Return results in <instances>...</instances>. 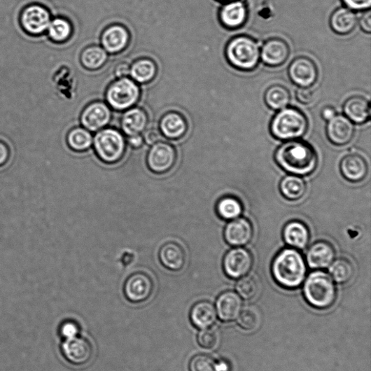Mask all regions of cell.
Here are the masks:
<instances>
[{"label":"cell","instance_id":"6da1fadb","mask_svg":"<svg viewBox=\"0 0 371 371\" xmlns=\"http://www.w3.org/2000/svg\"><path fill=\"white\" fill-rule=\"evenodd\" d=\"M275 160L285 172L302 176L313 174L318 162V155L312 144L300 139L282 144L275 153Z\"/></svg>","mask_w":371,"mask_h":371},{"label":"cell","instance_id":"7a4b0ae2","mask_svg":"<svg viewBox=\"0 0 371 371\" xmlns=\"http://www.w3.org/2000/svg\"><path fill=\"white\" fill-rule=\"evenodd\" d=\"M272 272L274 280L281 287L294 290L304 282L307 275V263L296 249L285 248L274 258Z\"/></svg>","mask_w":371,"mask_h":371},{"label":"cell","instance_id":"3957f363","mask_svg":"<svg viewBox=\"0 0 371 371\" xmlns=\"http://www.w3.org/2000/svg\"><path fill=\"white\" fill-rule=\"evenodd\" d=\"M225 57L234 69L243 72L253 71L260 62V45L249 35L235 36L226 44Z\"/></svg>","mask_w":371,"mask_h":371},{"label":"cell","instance_id":"277c9868","mask_svg":"<svg viewBox=\"0 0 371 371\" xmlns=\"http://www.w3.org/2000/svg\"><path fill=\"white\" fill-rule=\"evenodd\" d=\"M309 122L307 116L298 108L286 107L280 110L270 122L272 135L279 140L299 139L307 132Z\"/></svg>","mask_w":371,"mask_h":371},{"label":"cell","instance_id":"5b68a950","mask_svg":"<svg viewBox=\"0 0 371 371\" xmlns=\"http://www.w3.org/2000/svg\"><path fill=\"white\" fill-rule=\"evenodd\" d=\"M303 295L309 304L323 310L335 303L336 286L330 275L316 270L307 277L303 286Z\"/></svg>","mask_w":371,"mask_h":371},{"label":"cell","instance_id":"8992f818","mask_svg":"<svg viewBox=\"0 0 371 371\" xmlns=\"http://www.w3.org/2000/svg\"><path fill=\"white\" fill-rule=\"evenodd\" d=\"M94 151L105 163L115 164L122 160L126 152L125 136L115 129L101 130L93 139Z\"/></svg>","mask_w":371,"mask_h":371},{"label":"cell","instance_id":"52a82bcc","mask_svg":"<svg viewBox=\"0 0 371 371\" xmlns=\"http://www.w3.org/2000/svg\"><path fill=\"white\" fill-rule=\"evenodd\" d=\"M106 100L111 108L125 111L133 107L140 97V90L136 82L127 77L113 82L106 91Z\"/></svg>","mask_w":371,"mask_h":371},{"label":"cell","instance_id":"ba28073f","mask_svg":"<svg viewBox=\"0 0 371 371\" xmlns=\"http://www.w3.org/2000/svg\"><path fill=\"white\" fill-rule=\"evenodd\" d=\"M52 18L50 10L39 4L25 7L19 16L22 29L31 36H38L47 32Z\"/></svg>","mask_w":371,"mask_h":371},{"label":"cell","instance_id":"9c48e42d","mask_svg":"<svg viewBox=\"0 0 371 371\" xmlns=\"http://www.w3.org/2000/svg\"><path fill=\"white\" fill-rule=\"evenodd\" d=\"M288 76L298 88H312L318 80L319 72L312 59L300 56L294 59L288 66Z\"/></svg>","mask_w":371,"mask_h":371},{"label":"cell","instance_id":"30bf717a","mask_svg":"<svg viewBox=\"0 0 371 371\" xmlns=\"http://www.w3.org/2000/svg\"><path fill=\"white\" fill-rule=\"evenodd\" d=\"M253 262L252 253L248 250L238 246L225 255L223 267L226 275L230 278L237 279L250 273Z\"/></svg>","mask_w":371,"mask_h":371},{"label":"cell","instance_id":"8fae6325","mask_svg":"<svg viewBox=\"0 0 371 371\" xmlns=\"http://www.w3.org/2000/svg\"><path fill=\"white\" fill-rule=\"evenodd\" d=\"M176 160V149L171 144L162 141L153 144L147 156L148 168L157 174L170 172L174 167Z\"/></svg>","mask_w":371,"mask_h":371},{"label":"cell","instance_id":"7c38bea8","mask_svg":"<svg viewBox=\"0 0 371 371\" xmlns=\"http://www.w3.org/2000/svg\"><path fill=\"white\" fill-rule=\"evenodd\" d=\"M291 49L286 41L272 37L265 41L260 48V60L269 67L283 66L290 57Z\"/></svg>","mask_w":371,"mask_h":371},{"label":"cell","instance_id":"4fadbf2b","mask_svg":"<svg viewBox=\"0 0 371 371\" xmlns=\"http://www.w3.org/2000/svg\"><path fill=\"white\" fill-rule=\"evenodd\" d=\"M111 119V111L105 102H92L80 113L82 126L89 132H97L106 127Z\"/></svg>","mask_w":371,"mask_h":371},{"label":"cell","instance_id":"5bb4252c","mask_svg":"<svg viewBox=\"0 0 371 371\" xmlns=\"http://www.w3.org/2000/svg\"><path fill=\"white\" fill-rule=\"evenodd\" d=\"M248 8L240 0L225 3L218 11L220 24L223 27L229 30L242 28L248 20Z\"/></svg>","mask_w":371,"mask_h":371},{"label":"cell","instance_id":"9a60e30c","mask_svg":"<svg viewBox=\"0 0 371 371\" xmlns=\"http://www.w3.org/2000/svg\"><path fill=\"white\" fill-rule=\"evenodd\" d=\"M62 353L65 358L71 363L76 365H82L88 363L93 356L92 344L83 337H73L66 339L62 344Z\"/></svg>","mask_w":371,"mask_h":371},{"label":"cell","instance_id":"2e32d148","mask_svg":"<svg viewBox=\"0 0 371 371\" xmlns=\"http://www.w3.org/2000/svg\"><path fill=\"white\" fill-rule=\"evenodd\" d=\"M354 123L344 115H337L327 122L326 132L330 141L337 146H344L351 141L355 135Z\"/></svg>","mask_w":371,"mask_h":371},{"label":"cell","instance_id":"e0dca14e","mask_svg":"<svg viewBox=\"0 0 371 371\" xmlns=\"http://www.w3.org/2000/svg\"><path fill=\"white\" fill-rule=\"evenodd\" d=\"M152 279L146 274L135 273L128 278L125 285L127 298L134 303L147 300L153 292Z\"/></svg>","mask_w":371,"mask_h":371},{"label":"cell","instance_id":"ac0fdd59","mask_svg":"<svg viewBox=\"0 0 371 371\" xmlns=\"http://www.w3.org/2000/svg\"><path fill=\"white\" fill-rule=\"evenodd\" d=\"M254 234L251 222L245 218H237L226 225L224 239L230 245L235 247L249 244Z\"/></svg>","mask_w":371,"mask_h":371},{"label":"cell","instance_id":"d6986e66","mask_svg":"<svg viewBox=\"0 0 371 371\" xmlns=\"http://www.w3.org/2000/svg\"><path fill=\"white\" fill-rule=\"evenodd\" d=\"M336 251L332 244L326 241H318L307 250L306 263L313 270L327 269L335 259Z\"/></svg>","mask_w":371,"mask_h":371},{"label":"cell","instance_id":"ffe728a7","mask_svg":"<svg viewBox=\"0 0 371 371\" xmlns=\"http://www.w3.org/2000/svg\"><path fill=\"white\" fill-rule=\"evenodd\" d=\"M340 171L345 179L350 182H360L368 173V164L360 155L351 153L343 158L340 162Z\"/></svg>","mask_w":371,"mask_h":371},{"label":"cell","instance_id":"44dd1931","mask_svg":"<svg viewBox=\"0 0 371 371\" xmlns=\"http://www.w3.org/2000/svg\"><path fill=\"white\" fill-rule=\"evenodd\" d=\"M344 115L354 125H362L370 118V102L365 97L355 95L348 98L343 105Z\"/></svg>","mask_w":371,"mask_h":371},{"label":"cell","instance_id":"7402d4cb","mask_svg":"<svg viewBox=\"0 0 371 371\" xmlns=\"http://www.w3.org/2000/svg\"><path fill=\"white\" fill-rule=\"evenodd\" d=\"M284 242L296 250H303L310 241L311 235L307 226L300 220L287 223L283 230Z\"/></svg>","mask_w":371,"mask_h":371},{"label":"cell","instance_id":"603a6c76","mask_svg":"<svg viewBox=\"0 0 371 371\" xmlns=\"http://www.w3.org/2000/svg\"><path fill=\"white\" fill-rule=\"evenodd\" d=\"M130 42V34L123 26L113 25L102 33L101 43L106 52L115 54L125 50Z\"/></svg>","mask_w":371,"mask_h":371},{"label":"cell","instance_id":"cb8c5ba5","mask_svg":"<svg viewBox=\"0 0 371 371\" xmlns=\"http://www.w3.org/2000/svg\"><path fill=\"white\" fill-rule=\"evenodd\" d=\"M241 298L232 291L222 293L216 301L218 317L224 322H230L237 319L241 313Z\"/></svg>","mask_w":371,"mask_h":371},{"label":"cell","instance_id":"d4e9b609","mask_svg":"<svg viewBox=\"0 0 371 371\" xmlns=\"http://www.w3.org/2000/svg\"><path fill=\"white\" fill-rule=\"evenodd\" d=\"M358 24L357 13L347 8H340L335 10L329 20L330 27L332 31L343 36L351 34Z\"/></svg>","mask_w":371,"mask_h":371},{"label":"cell","instance_id":"484cf974","mask_svg":"<svg viewBox=\"0 0 371 371\" xmlns=\"http://www.w3.org/2000/svg\"><path fill=\"white\" fill-rule=\"evenodd\" d=\"M162 265L173 272L181 271L186 263V253L178 243L170 241L163 244L159 251Z\"/></svg>","mask_w":371,"mask_h":371},{"label":"cell","instance_id":"4316f807","mask_svg":"<svg viewBox=\"0 0 371 371\" xmlns=\"http://www.w3.org/2000/svg\"><path fill=\"white\" fill-rule=\"evenodd\" d=\"M148 115L144 110L134 108L128 110L121 118V129L127 136L140 135L146 130Z\"/></svg>","mask_w":371,"mask_h":371},{"label":"cell","instance_id":"83f0119b","mask_svg":"<svg viewBox=\"0 0 371 371\" xmlns=\"http://www.w3.org/2000/svg\"><path fill=\"white\" fill-rule=\"evenodd\" d=\"M215 306L209 301H200L192 308L190 318L197 328L204 329L214 325L216 321Z\"/></svg>","mask_w":371,"mask_h":371},{"label":"cell","instance_id":"f1b7e54d","mask_svg":"<svg viewBox=\"0 0 371 371\" xmlns=\"http://www.w3.org/2000/svg\"><path fill=\"white\" fill-rule=\"evenodd\" d=\"M162 134L170 139H178L183 136L188 130L187 122L178 113H169L164 115L160 122Z\"/></svg>","mask_w":371,"mask_h":371},{"label":"cell","instance_id":"f546056e","mask_svg":"<svg viewBox=\"0 0 371 371\" xmlns=\"http://www.w3.org/2000/svg\"><path fill=\"white\" fill-rule=\"evenodd\" d=\"M264 101L265 105L270 109L279 111L290 105L291 94L285 87L274 85L265 91Z\"/></svg>","mask_w":371,"mask_h":371},{"label":"cell","instance_id":"4dcf8cb0","mask_svg":"<svg viewBox=\"0 0 371 371\" xmlns=\"http://www.w3.org/2000/svg\"><path fill=\"white\" fill-rule=\"evenodd\" d=\"M279 189L286 200L297 201L304 197L307 187L304 181L300 176L291 174L281 180Z\"/></svg>","mask_w":371,"mask_h":371},{"label":"cell","instance_id":"1f68e13d","mask_svg":"<svg viewBox=\"0 0 371 371\" xmlns=\"http://www.w3.org/2000/svg\"><path fill=\"white\" fill-rule=\"evenodd\" d=\"M48 35L52 42L63 44L67 42L73 33L69 20L63 17H57L51 20L48 29Z\"/></svg>","mask_w":371,"mask_h":371},{"label":"cell","instance_id":"d6a6232c","mask_svg":"<svg viewBox=\"0 0 371 371\" xmlns=\"http://www.w3.org/2000/svg\"><path fill=\"white\" fill-rule=\"evenodd\" d=\"M69 148L77 153L88 150L93 144V137L85 128L75 127L71 130L66 136Z\"/></svg>","mask_w":371,"mask_h":371},{"label":"cell","instance_id":"836d02e7","mask_svg":"<svg viewBox=\"0 0 371 371\" xmlns=\"http://www.w3.org/2000/svg\"><path fill=\"white\" fill-rule=\"evenodd\" d=\"M157 73L155 62L150 59L136 60L130 68V75L134 81L139 84H146L153 80Z\"/></svg>","mask_w":371,"mask_h":371},{"label":"cell","instance_id":"e575fe53","mask_svg":"<svg viewBox=\"0 0 371 371\" xmlns=\"http://www.w3.org/2000/svg\"><path fill=\"white\" fill-rule=\"evenodd\" d=\"M107 52L99 47L91 46L83 50L80 55V61L88 70H97L105 65L108 59Z\"/></svg>","mask_w":371,"mask_h":371},{"label":"cell","instance_id":"d590c367","mask_svg":"<svg viewBox=\"0 0 371 371\" xmlns=\"http://www.w3.org/2000/svg\"><path fill=\"white\" fill-rule=\"evenodd\" d=\"M216 211L220 218L232 220L241 216L243 211V206L237 198L226 196L218 202Z\"/></svg>","mask_w":371,"mask_h":371},{"label":"cell","instance_id":"8d00e7d4","mask_svg":"<svg viewBox=\"0 0 371 371\" xmlns=\"http://www.w3.org/2000/svg\"><path fill=\"white\" fill-rule=\"evenodd\" d=\"M328 267L330 276L339 284L349 282L355 274L354 265L345 258L334 260Z\"/></svg>","mask_w":371,"mask_h":371},{"label":"cell","instance_id":"74e56055","mask_svg":"<svg viewBox=\"0 0 371 371\" xmlns=\"http://www.w3.org/2000/svg\"><path fill=\"white\" fill-rule=\"evenodd\" d=\"M237 291L242 298L250 300L255 298L259 290L258 283L253 276H244L237 284Z\"/></svg>","mask_w":371,"mask_h":371},{"label":"cell","instance_id":"f35d334b","mask_svg":"<svg viewBox=\"0 0 371 371\" xmlns=\"http://www.w3.org/2000/svg\"><path fill=\"white\" fill-rule=\"evenodd\" d=\"M190 371H220V363L207 355H197L190 363Z\"/></svg>","mask_w":371,"mask_h":371},{"label":"cell","instance_id":"ab89813d","mask_svg":"<svg viewBox=\"0 0 371 371\" xmlns=\"http://www.w3.org/2000/svg\"><path fill=\"white\" fill-rule=\"evenodd\" d=\"M238 323L246 331H255L260 325V316L253 309H246L239 314Z\"/></svg>","mask_w":371,"mask_h":371},{"label":"cell","instance_id":"60d3db41","mask_svg":"<svg viewBox=\"0 0 371 371\" xmlns=\"http://www.w3.org/2000/svg\"><path fill=\"white\" fill-rule=\"evenodd\" d=\"M218 335L216 330L209 328L202 329L197 337L199 344L205 349L215 348L218 343Z\"/></svg>","mask_w":371,"mask_h":371},{"label":"cell","instance_id":"b9f144b4","mask_svg":"<svg viewBox=\"0 0 371 371\" xmlns=\"http://www.w3.org/2000/svg\"><path fill=\"white\" fill-rule=\"evenodd\" d=\"M295 96L297 100L301 104L307 106L312 104L314 99L315 94L312 88H299Z\"/></svg>","mask_w":371,"mask_h":371},{"label":"cell","instance_id":"7bdbcfd3","mask_svg":"<svg viewBox=\"0 0 371 371\" xmlns=\"http://www.w3.org/2000/svg\"><path fill=\"white\" fill-rule=\"evenodd\" d=\"M346 8L354 11L368 10L371 6V0H342Z\"/></svg>","mask_w":371,"mask_h":371},{"label":"cell","instance_id":"ee69618b","mask_svg":"<svg viewBox=\"0 0 371 371\" xmlns=\"http://www.w3.org/2000/svg\"><path fill=\"white\" fill-rule=\"evenodd\" d=\"M78 326L73 321H66L61 326L60 334L66 339L73 338L78 334Z\"/></svg>","mask_w":371,"mask_h":371},{"label":"cell","instance_id":"f6af8a7d","mask_svg":"<svg viewBox=\"0 0 371 371\" xmlns=\"http://www.w3.org/2000/svg\"><path fill=\"white\" fill-rule=\"evenodd\" d=\"M11 158V149L8 144L0 139V169L7 166Z\"/></svg>","mask_w":371,"mask_h":371},{"label":"cell","instance_id":"bcb514c9","mask_svg":"<svg viewBox=\"0 0 371 371\" xmlns=\"http://www.w3.org/2000/svg\"><path fill=\"white\" fill-rule=\"evenodd\" d=\"M358 24L362 31L366 34L371 31V13L370 10H365L358 18Z\"/></svg>","mask_w":371,"mask_h":371},{"label":"cell","instance_id":"7dc6e473","mask_svg":"<svg viewBox=\"0 0 371 371\" xmlns=\"http://www.w3.org/2000/svg\"><path fill=\"white\" fill-rule=\"evenodd\" d=\"M144 141H146L149 146H153L161 139V135L158 130L155 129L149 130L144 133Z\"/></svg>","mask_w":371,"mask_h":371},{"label":"cell","instance_id":"c3c4849f","mask_svg":"<svg viewBox=\"0 0 371 371\" xmlns=\"http://www.w3.org/2000/svg\"><path fill=\"white\" fill-rule=\"evenodd\" d=\"M114 74L118 78L127 77L130 74V67L126 63L120 64L115 67Z\"/></svg>","mask_w":371,"mask_h":371},{"label":"cell","instance_id":"681fc988","mask_svg":"<svg viewBox=\"0 0 371 371\" xmlns=\"http://www.w3.org/2000/svg\"><path fill=\"white\" fill-rule=\"evenodd\" d=\"M337 115V112L336 109L329 106L324 107L321 112V118L327 122L334 118Z\"/></svg>","mask_w":371,"mask_h":371},{"label":"cell","instance_id":"f907efd6","mask_svg":"<svg viewBox=\"0 0 371 371\" xmlns=\"http://www.w3.org/2000/svg\"><path fill=\"white\" fill-rule=\"evenodd\" d=\"M127 141L130 146L134 149L141 148L144 144V139L141 135L129 136Z\"/></svg>","mask_w":371,"mask_h":371},{"label":"cell","instance_id":"816d5d0a","mask_svg":"<svg viewBox=\"0 0 371 371\" xmlns=\"http://www.w3.org/2000/svg\"><path fill=\"white\" fill-rule=\"evenodd\" d=\"M216 1L220 2V3H225H225L234 1V0H216Z\"/></svg>","mask_w":371,"mask_h":371}]
</instances>
